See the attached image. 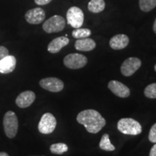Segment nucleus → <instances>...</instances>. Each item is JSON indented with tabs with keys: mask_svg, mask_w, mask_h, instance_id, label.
<instances>
[{
	"mask_svg": "<svg viewBox=\"0 0 156 156\" xmlns=\"http://www.w3.org/2000/svg\"><path fill=\"white\" fill-rule=\"evenodd\" d=\"M77 121L91 134L99 132L106 124L105 119L94 109H87L80 112L77 116Z\"/></svg>",
	"mask_w": 156,
	"mask_h": 156,
	"instance_id": "f257e3e1",
	"label": "nucleus"
},
{
	"mask_svg": "<svg viewBox=\"0 0 156 156\" xmlns=\"http://www.w3.org/2000/svg\"><path fill=\"white\" fill-rule=\"evenodd\" d=\"M117 129L122 133L129 135H138L142 131L140 123L132 118L120 119L117 123Z\"/></svg>",
	"mask_w": 156,
	"mask_h": 156,
	"instance_id": "f03ea898",
	"label": "nucleus"
},
{
	"mask_svg": "<svg viewBox=\"0 0 156 156\" xmlns=\"http://www.w3.org/2000/svg\"><path fill=\"white\" fill-rule=\"evenodd\" d=\"M4 131L9 139L14 138L18 131V119L15 112L9 111L3 118Z\"/></svg>",
	"mask_w": 156,
	"mask_h": 156,
	"instance_id": "7ed1b4c3",
	"label": "nucleus"
},
{
	"mask_svg": "<svg viewBox=\"0 0 156 156\" xmlns=\"http://www.w3.org/2000/svg\"><path fill=\"white\" fill-rule=\"evenodd\" d=\"M66 26L65 20L61 15H54L46 20L43 24L42 28L47 34L61 32Z\"/></svg>",
	"mask_w": 156,
	"mask_h": 156,
	"instance_id": "20e7f679",
	"label": "nucleus"
},
{
	"mask_svg": "<svg viewBox=\"0 0 156 156\" xmlns=\"http://www.w3.org/2000/svg\"><path fill=\"white\" fill-rule=\"evenodd\" d=\"M63 62L65 67L69 69H78L86 65L87 58L85 55L80 54H69L64 58Z\"/></svg>",
	"mask_w": 156,
	"mask_h": 156,
	"instance_id": "39448f33",
	"label": "nucleus"
},
{
	"mask_svg": "<svg viewBox=\"0 0 156 156\" xmlns=\"http://www.w3.org/2000/svg\"><path fill=\"white\" fill-rule=\"evenodd\" d=\"M56 126V119L51 113H46L43 115L39 122L38 129L41 134H48L54 131Z\"/></svg>",
	"mask_w": 156,
	"mask_h": 156,
	"instance_id": "423d86ee",
	"label": "nucleus"
},
{
	"mask_svg": "<svg viewBox=\"0 0 156 156\" xmlns=\"http://www.w3.org/2000/svg\"><path fill=\"white\" fill-rule=\"evenodd\" d=\"M67 23L74 28H80L84 23V13L80 8L72 7L67 12Z\"/></svg>",
	"mask_w": 156,
	"mask_h": 156,
	"instance_id": "0eeeda50",
	"label": "nucleus"
},
{
	"mask_svg": "<svg viewBox=\"0 0 156 156\" xmlns=\"http://www.w3.org/2000/svg\"><path fill=\"white\" fill-rule=\"evenodd\" d=\"M142 62L137 57H129L123 62L121 66V73L125 77H130L140 69Z\"/></svg>",
	"mask_w": 156,
	"mask_h": 156,
	"instance_id": "6e6552de",
	"label": "nucleus"
},
{
	"mask_svg": "<svg viewBox=\"0 0 156 156\" xmlns=\"http://www.w3.org/2000/svg\"><path fill=\"white\" fill-rule=\"evenodd\" d=\"M40 86L46 90L53 93H58L64 89L63 81L56 77H46L39 82Z\"/></svg>",
	"mask_w": 156,
	"mask_h": 156,
	"instance_id": "1a4fd4ad",
	"label": "nucleus"
},
{
	"mask_svg": "<svg viewBox=\"0 0 156 156\" xmlns=\"http://www.w3.org/2000/svg\"><path fill=\"white\" fill-rule=\"evenodd\" d=\"M46 17V12L41 7H36V8L29 9L25 15V20L29 24L38 25L44 22Z\"/></svg>",
	"mask_w": 156,
	"mask_h": 156,
	"instance_id": "9d476101",
	"label": "nucleus"
},
{
	"mask_svg": "<svg viewBox=\"0 0 156 156\" xmlns=\"http://www.w3.org/2000/svg\"><path fill=\"white\" fill-rule=\"evenodd\" d=\"M108 87L116 96L127 98L130 95V90L126 85L117 80H112L108 83Z\"/></svg>",
	"mask_w": 156,
	"mask_h": 156,
	"instance_id": "9b49d317",
	"label": "nucleus"
},
{
	"mask_svg": "<svg viewBox=\"0 0 156 156\" xmlns=\"http://www.w3.org/2000/svg\"><path fill=\"white\" fill-rule=\"evenodd\" d=\"M36 100V94L31 90H26L21 93L17 97L15 103L21 108H28Z\"/></svg>",
	"mask_w": 156,
	"mask_h": 156,
	"instance_id": "f8f14e48",
	"label": "nucleus"
},
{
	"mask_svg": "<svg viewBox=\"0 0 156 156\" xmlns=\"http://www.w3.org/2000/svg\"><path fill=\"white\" fill-rule=\"evenodd\" d=\"M129 38L125 34H117L110 39V47L114 50L124 49L128 46Z\"/></svg>",
	"mask_w": 156,
	"mask_h": 156,
	"instance_id": "ddd939ff",
	"label": "nucleus"
},
{
	"mask_svg": "<svg viewBox=\"0 0 156 156\" xmlns=\"http://www.w3.org/2000/svg\"><path fill=\"white\" fill-rule=\"evenodd\" d=\"M69 39L66 36H61L54 38L48 45L47 50L51 54H56L62 50V48L67 46Z\"/></svg>",
	"mask_w": 156,
	"mask_h": 156,
	"instance_id": "4468645a",
	"label": "nucleus"
},
{
	"mask_svg": "<svg viewBox=\"0 0 156 156\" xmlns=\"http://www.w3.org/2000/svg\"><path fill=\"white\" fill-rule=\"evenodd\" d=\"M17 60L14 56L8 55L0 61V73L9 74L12 73L16 67Z\"/></svg>",
	"mask_w": 156,
	"mask_h": 156,
	"instance_id": "2eb2a0df",
	"label": "nucleus"
},
{
	"mask_svg": "<svg viewBox=\"0 0 156 156\" xmlns=\"http://www.w3.org/2000/svg\"><path fill=\"white\" fill-rule=\"evenodd\" d=\"M96 46L95 41L92 38H85L77 39L75 44V48L80 51H90Z\"/></svg>",
	"mask_w": 156,
	"mask_h": 156,
	"instance_id": "dca6fc26",
	"label": "nucleus"
},
{
	"mask_svg": "<svg viewBox=\"0 0 156 156\" xmlns=\"http://www.w3.org/2000/svg\"><path fill=\"white\" fill-rule=\"evenodd\" d=\"M105 7L104 0H90L87 5V9L92 13H100L104 10Z\"/></svg>",
	"mask_w": 156,
	"mask_h": 156,
	"instance_id": "f3484780",
	"label": "nucleus"
},
{
	"mask_svg": "<svg viewBox=\"0 0 156 156\" xmlns=\"http://www.w3.org/2000/svg\"><path fill=\"white\" fill-rule=\"evenodd\" d=\"M99 147L105 151H114L115 150V147L111 143L108 134H105L102 136L99 143Z\"/></svg>",
	"mask_w": 156,
	"mask_h": 156,
	"instance_id": "a211bd4d",
	"label": "nucleus"
},
{
	"mask_svg": "<svg viewBox=\"0 0 156 156\" xmlns=\"http://www.w3.org/2000/svg\"><path fill=\"white\" fill-rule=\"evenodd\" d=\"M139 7L144 12H148L156 7V0H139Z\"/></svg>",
	"mask_w": 156,
	"mask_h": 156,
	"instance_id": "6ab92c4d",
	"label": "nucleus"
},
{
	"mask_svg": "<svg viewBox=\"0 0 156 156\" xmlns=\"http://www.w3.org/2000/svg\"><path fill=\"white\" fill-rule=\"evenodd\" d=\"M91 30L88 28H75V30L73 31L72 35L74 38L76 39H81L85 38H88L90 36Z\"/></svg>",
	"mask_w": 156,
	"mask_h": 156,
	"instance_id": "aec40b11",
	"label": "nucleus"
},
{
	"mask_svg": "<svg viewBox=\"0 0 156 156\" xmlns=\"http://www.w3.org/2000/svg\"><path fill=\"white\" fill-rule=\"evenodd\" d=\"M68 151V147L64 143H56L50 146L51 153L56 155H62Z\"/></svg>",
	"mask_w": 156,
	"mask_h": 156,
	"instance_id": "412c9836",
	"label": "nucleus"
},
{
	"mask_svg": "<svg viewBox=\"0 0 156 156\" xmlns=\"http://www.w3.org/2000/svg\"><path fill=\"white\" fill-rule=\"evenodd\" d=\"M144 94L148 98L155 99L156 98V83L150 84L145 87L144 90Z\"/></svg>",
	"mask_w": 156,
	"mask_h": 156,
	"instance_id": "4be33fe9",
	"label": "nucleus"
},
{
	"mask_svg": "<svg viewBox=\"0 0 156 156\" xmlns=\"http://www.w3.org/2000/svg\"><path fill=\"white\" fill-rule=\"evenodd\" d=\"M148 139L150 142L153 143H156V123L152 126L149 132V135H148Z\"/></svg>",
	"mask_w": 156,
	"mask_h": 156,
	"instance_id": "5701e85b",
	"label": "nucleus"
},
{
	"mask_svg": "<svg viewBox=\"0 0 156 156\" xmlns=\"http://www.w3.org/2000/svg\"><path fill=\"white\" fill-rule=\"evenodd\" d=\"M8 55H9L8 49L5 46H0V61Z\"/></svg>",
	"mask_w": 156,
	"mask_h": 156,
	"instance_id": "b1692460",
	"label": "nucleus"
},
{
	"mask_svg": "<svg viewBox=\"0 0 156 156\" xmlns=\"http://www.w3.org/2000/svg\"><path fill=\"white\" fill-rule=\"evenodd\" d=\"M51 1L52 0H34L35 3H36V5L40 6L48 5V4H49Z\"/></svg>",
	"mask_w": 156,
	"mask_h": 156,
	"instance_id": "393cba45",
	"label": "nucleus"
},
{
	"mask_svg": "<svg viewBox=\"0 0 156 156\" xmlns=\"http://www.w3.org/2000/svg\"><path fill=\"white\" fill-rule=\"evenodd\" d=\"M149 156H156V143L154 145L150 151Z\"/></svg>",
	"mask_w": 156,
	"mask_h": 156,
	"instance_id": "a878e982",
	"label": "nucleus"
},
{
	"mask_svg": "<svg viewBox=\"0 0 156 156\" xmlns=\"http://www.w3.org/2000/svg\"><path fill=\"white\" fill-rule=\"evenodd\" d=\"M153 31L155 34H156V18L155 20V22L153 23Z\"/></svg>",
	"mask_w": 156,
	"mask_h": 156,
	"instance_id": "bb28decb",
	"label": "nucleus"
},
{
	"mask_svg": "<svg viewBox=\"0 0 156 156\" xmlns=\"http://www.w3.org/2000/svg\"><path fill=\"white\" fill-rule=\"evenodd\" d=\"M0 156H9V155L7 153H5V152H1L0 153Z\"/></svg>",
	"mask_w": 156,
	"mask_h": 156,
	"instance_id": "cd10ccee",
	"label": "nucleus"
},
{
	"mask_svg": "<svg viewBox=\"0 0 156 156\" xmlns=\"http://www.w3.org/2000/svg\"><path fill=\"white\" fill-rule=\"evenodd\" d=\"M154 69H155V71L156 72V64H155V67H154Z\"/></svg>",
	"mask_w": 156,
	"mask_h": 156,
	"instance_id": "c85d7f7f",
	"label": "nucleus"
}]
</instances>
